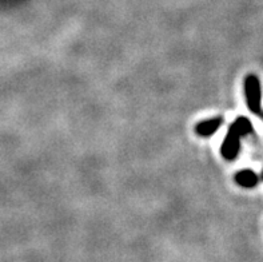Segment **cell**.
Here are the masks:
<instances>
[{
    "label": "cell",
    "instance_id": "cell-4",
    "mask_svg": "<svg viewBox=\"0 0 263 262\" xmlns=\"http://www.w3.org/2000/svg\"><path fill=\"white\" fill-rule=\"evenodd\" d=\"M235 182L238 183L242 187H246V189H251V187H255L258 185V175L254 173L252 170H241L238 171L234 177Z\"/></svg>",
    "mask_w": 263,
    "mask_h": 262
},
{
    "label": "cell",
    "instance_id": "cell-3",
    "mask_svg": "<svg viewBox=\"0 0 263 262\" xmlns=\"http://www.w3.org/2000/svg\"><path fill=\"white\" fill-rule=\"evenodd\" d=\"M223 124V118L222 117H215L210 118V119L201 120L195 126V133L202 137V138H209L214 133L219 130L220 126Z\"/></svg>",
    "mask_w": 263,
    "mask_h": 262
},
{
    "label": "cell",
    "instance_id": "cell-6",
    "mask_svg": "<svg viewBox=\"0 0 263 262\" xmlns=\"http://www.w3.org/2000/svg\"><path fill=\"white\" fill-rule=\"evenodd\" d=\"M260 115H262V117H263V114H260Z\"/></svg>",
    "mask_w": 263,
    "mask_h": 262
},
{
    "label": "cell",
    "instance_id": "cell-1",
    "mask_svg": "<svg viewBox=\"0 0 263 262\" xmlns=\"http://www.w3.org/2000/svg\"><path fill=\"white\" fill-rule=\"evenodd\" d=\"M252 133V124L250 119L246 117H239L230 124L227 135L224 138L220 153L222 157L227 160H234L238 158L239 150H241V139L245 135H249Z\"/></svg>",
    "mask_w": 263,
    "mask_h": 262
},
{
    "label": "cell",
    "instance_id": "cell-2",
    "mask_svg": "<svg viewBox=\"0 0 263 262\" xmlns=\"http://www.w3.org/2000/svg\"><path fill=\"white\" fill-rule=\"evenodd\" d=\"M245 95L247 107L252 114H260L262 109V90H260V82L255 75H247L245 78Z\"/></svg>",
    "mask_w": 263,
    "mask_h": 262
},
{
    "label": "cell",
    "instance_id": "cell-5",
    "mask_svg": "<svg viewBox=\"0 0 263 262\" xmlns=\"http://www.w3.org/2000/svg\"><path fill=\"white\" fill-rule=\"evenodd\" d=\"M262 178H263V173H262Z\"/></svg>",
    "mask_w": 263,
    "mask_h": 262
}]
</instances>
